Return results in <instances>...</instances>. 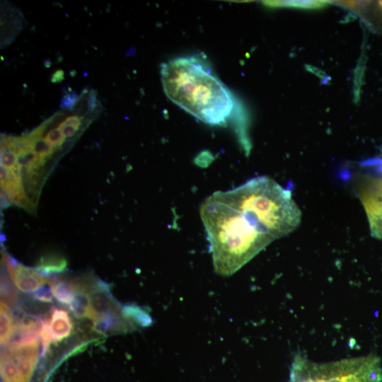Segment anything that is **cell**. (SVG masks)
Here are the masks:
<instances>
[{
	"mask_svg": "<svg viewBox=\"0 0 382 382\" xmlns=\"http://www.w3.org/2000/svg\"><path fill=\"white\" fill-rule=\"evenodd\" d=\"M168 98L203 122L224 125L234 109L228 89L197 57H179L161 65Z\"/></svg>",
	"mask_w": 382,
	"mask_h": 382,
	"instance_id": "obj_2",
	"label": "cell"
},
{
	"mask_svg": "<svg viewBox=\"0 0 382 382\" xmlns=\"http://www.w3.org/2000/svg\"><path fill=\"white\" fill-rule=\"evenodd\" d=\"M96 93H91L88 100V108L91 111L96 108Z\"/></svg>",
	"mask_w": 382,
	"mask_h": 382,
	"instance_id": "obj_25",
	"label": "cell"
},
{
	"mask_svg": "<svg viewBox=\"0 0 382 382\" xmlns=\"http://www.w3.org/2000/svg\"><path fill=\"white\" fill-rule=\"evenodd\" d=\"M53 296L62 304H69L74 299L75 287L72 279H54L51 282Z\"/></svg>",
	"mask_w": 382,
	"mask_h": 382,
	"instance_id": "obj_12",
	"label": "cell"
},
{
	"mask_svg": "<svg viewBox=\"0 0 382 382\" xmlns=\"http://www.w3.org/2000/svg\"><path fill=\"white\" fill-rule=\"evenodd\" d=\"M76 101V93H69L65 95L63 99L61 101L62 108H72Z\"/></svg>",
	"mask_w": 382,
	"mask_h": 382,
	"instance_id": "obj_21",
	"label": "cell"
},
{
	"mask_svg": "<svg viewBox=\"0 0 382 382\" xmlns=\"http://www.w3.org/2000/svg\"><path fill=\"white\" fill-rule=\"evenodd\" d=\"M66 267L67 261L64 257L59 254L48 253L40 258L35 269L42 276L51 278L63 274Z\"/></svg>",
	"mask_w": 382,
	"mask_h": 382,
	"instance_id": "obj_10",
	"label": "cell"
},
{
	"mask_svg": "<svg viewBox=\"0 0 382 382\" xmlns=\"http://www.w3.org/2000/svg\"><path fill=\"white\" fill-rule=\"evenodd\" d=\"M73 324L66 311L54 308L51 313L48 329L52 342H59L69 337L72 331Z\"/></svg>",
	"mask_w": 382,
	"mask_h": 382,
	"instance_id": "obj_9",
	"label": "cell"
},
{
	"mask_svg": "<svg viewBox=\"0 0 382 382\" xmlns=\"http://www.w3.org/2000/svg\"><path fill=\"white\" fill-rule=\"evenodd\" d=\"M340 4L354 10L375 32L382 35V1H340Z\"/></svg>",
	"mask_w": 382,
	"mask_h": 382,
	"instance_id": "obj_8",
	"label": "cell"
},
{
	"mask_svg": "<svg viewBox=\"0 0 382 382\" xmlns=\"http://www.w3.org/2000/svg\"><path fill=\"white\" fill-rule=\"evenodd\" d=\"M214 271L219 275L233 274L274 239L264 233L224 194L216 192L200 207Z\"/></svg>",
	"mask_w": 382,
	"mask_h": 382,
	"instance_id": "obj_1",
	"label": "cell"
},
{
	"mask_svg": "<svg viewBox=\"0 0 382 382\" xmlns=\"http://www.w3.org/2000/svg\"><path fill=\"white\" fill-rule=\"evenodd\" d=\"M122 314L137 328L149 327L153 322L150 314L144 308L137 305H122Z\"/></svg>",
	"mask_w": 382,
	"mask_h": 382,
	"instance_id": "obj_13",
	"label": "cell"
},
{
	"mask_svg": "<svg viewBox=\"0 0 382 382\" xmlns=\"http://www.w3.org/2000/svg\"><path fill=\"white\" fill-rule=\"evenodd\" d=\"M83 117H79L77 115H73L68 117L64 121L66 124L72 125L76 128L79 129V126L81 125V120Z\"/></svg>",
	"mask_w": 382,
	"mask_h": 382,
	"instance_id": "obj_22",
	"label": "cell"
},
{
	"mask_svg": "<svg viewBox=\"0 0 382 382\" xmlns=\"http://www.w3.org/2000/svg\"><path fill=\"white\" fill-rule=\"evenodd\" d=\"M52 279L49 278L45 284L33 294L32 296L35 299L45 303L52 302Z\"/></svg>",
	"mask_w": 382,
	"mask_h": 382,
	"instance_id": "obj_17",
	"label": "cell"
},
{
	"mask_svg": "<svg viewBox=\"0 0 382 382\" xmlns=\"http://www.w3.org/2000/svg\"><path fill=\"white\" fill-rule=\"evenodd\" d=\"M58 128L61 130L65 137H71L74 136L78 129L72 125L66 124L64 122H61L59 125Z\"/></svg>",
	"mask_w": 382,
	"mask_h": 382,
	"instance_id": "obj_20",
	"label": "cell"
},
{
	"mask_svg": "<svg viewBox=\"0 0 382 382\" xmlns=\"http://www.w3.org/2000/svg\"><path fill=\"white\" fill-rule=\"evenodd\" d=\"M45 139L57 149L62 145L65 140V137L63 135L61 130L57 127L50 130Z\"/></svg>",
	"mask_w": 382,
	"mask_h": 382,
	"instance_id": "obj_19",
	"label": "cell"
},
{
	"mask_svg": "<svg viewBox=\"0 0 382 382\" xmlns=\"http://www.w3.org/2000/svg\"><path fill=\"white\" fill-rule=\"evenodd\" d=\"M224 193L274 240L289 234L301 223V213L291 192L269 177L252 178Z\"/></svg>",
	"mask_w": 382,
	"mask_h": 382,
	"instance_id": "obj_3",
	"label": "cell"
},
{
	"mask_svg": "<svg viewBox=\"0 0 382 382\" xmlns=\"http://www.w3.org/2000/svg\"><path fill=\"white\" fill-rule=\"evenodd\" d=\"M64 79V72L62 69L57 70L52 76L51 81L53 83L61 82Z\"/></svg>",
	"mask_w": 382,
	"mask_h": 382,
	"instance_id": "obj_24",
	"label": "cell"
},
{
	"mask_svg": "<svg viewBox=\"0 0 382 382\" xmlns=\"http://www.w3.org/2000/svg\"><path fill=\"white\" fill-rule=\"evenodd\" d=\"M290 379L302 382H381L379 357L367 356L317 363L298 353L291 364Z\"/></svg>",
	"mask_w": 382,
	"mask_h": 382,
	"instance_id": "obj_4",
	"label": "cell"
},
{
	"mask_svg": "<svg viewBox=\"0 0 382 382\" xmlns=\"http://www.w3.org/2000/svg\"><path fill=\"white\" fill-rule=\"evenodd\" d=\"M8 272L4 270L1 275V302L10 308L19 303V295Z\"/></svg>",
	"mask_w": 382,
	"mask_h": 382,
	"instance_id": "obj_14",
	"label": "cell"
},
{
	"mask_svg": "<svg viewBox=\"0 0 382 382\" xmlns=\"http://www.w3.org/2000/svg\"><path fill=\"white\" fill-rule=\"evenodd\" d=\"M88 318L93 320L122 313V305L112 296L109 284L93 277L88 289Z\"/></svg>",
	"mask_w": 382,
	"mask_h": 382,
	"instance_id": "obj_6",
	"label": "cell"
},
{
	"mask_svg": "<svg viewBox=\"0 0 382 382\" xmlns=\"http://www.w3.org/2000/svg\"><path fill=\"white\" fill-rule=\"evenodd\" d=\"M1 328H0V339L1 344H5L13 328V320L11 311L9 307L1 302L0 311Z\"/></svg>",
	"mask_w": 382,
	"mask_h": 382,
	"instance_id": "obj_16",
	"label": "cell"
},
{
	"mask_svg": "<svg viewBox=\"0 0 382 382\" xmlns=\"http://www.w3.org/2000/svg\"><path fill=\"white\" fill-rule=\"evenodd\" d=\"M3 260L13 284L22 292H35L49 279L42 276L36 269L20 264L5 252L3 253Z\"/></svg>",
	"mask_w": 382,
	"mask_h": 382,
	"instance_id": "obj_7",
	"label": "cell"
},
{
	"mask_svg": "<svg viewBox=\"0 0 382 382\" xmlns=\"http://www.w3.org/2000/svg\"><path fill=\"white\" fill-rule=\"evenodd\" d=\"M45 127V124H43L26 136L29 140L30 151L47 160L53 154L55 148L45 138L41 137Z\"/></svg>",
	"mask_w": 382,
	"mask_h": 382,
	"instance_id": "obj_11",
	"label": "cell"
},
{
	"mask_svg": "<svg viewBox=\"0 0 382 382\" xmlns=\"http://www.w3.org/2000/svg\"><path fill=\"white\" fill-rule=\"evenodd\" d=\"M265 4L272 8H288L298 9H321L327 7L330 1H270Z\"/></svg>",
	"mask_w": 382,
	"mask_h": 382,
	"instance_id": "obj_15",
	"label": "cell"
},
{
	"mask_svg": "<svg viewBox=\"0 0 382 382\" xmlns=\"http://www.w3.org/2000/svg\"><path fill=\"white\" fill-rule=\"evenodd\" d=\"M354 190L365 210L371 235L382 238V178L369 172L360 175Z\"/></svg>",
	"mask_w": 382,
	"mask_h": 382,
	"instance_id": "obj_5",
	"label": "cell"
},
{
	"mask_svg": "<svg viewBox=\"0 0 382 382\" xmlns=\"http://www.w3.org/2000/svg\"><path fill=\"white\" fill-rule=\"evenodd\" d=\"M361 167L369 172L382 178V154L375 158L361 163Z\"/></svg>",
	"mask_w": 382,
	"mask_h": 382,
	"instance_id": "obj_18",
	"label": "cell"
},
{
	"mask_svg": "<svg viewBox=\"0 0 382 382\" xmlns=\"http://www.w3.org/2000/svg\"><path fill=\"white\" fill-rule=\"evenodd\" d=\"M11 204V201H10V197H9L8 193L4 190H1V208H6V207L10 205Z\"/></svg>",
	"mask_w": 382,
	"mask_h": 382,
	"instance_id": "obj_23",
	"label": "cell"
}]
</instances>
